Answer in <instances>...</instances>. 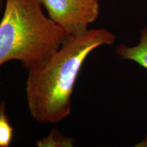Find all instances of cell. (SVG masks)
Returning <instances> with one entry per match:
<instances>
[{
	"instance_id": "obj_3",
	"label": "cell",
	"mask_w": 147,
	"mask_h": 147,
	"mask_svg": "<svg viewBox=\"0 0 147 147\" xmlns=\"http://www.w3.org/2000/svg\"><path fill=\"white\" fill-rule=\"evenodd\" d=\"M51 18L69 36H81L97 19L100 5L95 0H40Z\"/></svg>"
},
{
	"instance_id": "obj_4",
	"label": "cell",
	"mask_w": 147,
	"mask_h": 147,
	"mask_svg": "<svg viewBox=\"0 0 147 147\" xmlns=\"http://www.w3.org/2000/svg\"><path fill=\"white\" fill-rule=\"evenodd\" d=\"M116 53L123 59L132 61L147 69V27L140 30L138 45L129 47L121 44L116 48Z\"/></svg>"
},
{
	"instance_id": "obj_9",
	"label": "cell",
	"mask_w": 147,
	"mask_h": 147,
	"mask_svg": "<svg viewBox=\"0 0 147 147\" xmlns=\"http://www.w3.org/2000/svg\"><path fill=\"white\" fill-rule=\"evenodd\" d=\"M95 1H98V2H99V1H100V0H95Z\"/></svg>"
},
{
	"instance_id": "obj_6",
	"label": "cell",
	"mask_w": 147,
	"mask_h": 147,
	"mask_svg": "<svg viewBox=\"0 0 147 147\" xmlns=\"http://www.w3.org/2000/svg\"><path fill=\"white\" fill-rule=\"evenodd\" d=\"M14 129L6 115L5 102L0 104V147H8L13 138Z\"/></svg>"
},
{
	"instance_id": "obj_7",
	"label": "cell",
	"mask_w": 147,
	"mask_h": 147,
	"mask_svg": "<svg viewBox=\"0 0 147 147\" xmlns=\"http://www.w3.org/2000/svg\"><path fill=\"white\" fill-rule=\"evenodd\" d=\"M136 147H147V135L144 137V138L142 141L138 143L136 145H135Z\"/></svg>"
},
{
	"instance_id": "obj_2",
	"label": "cell",
	"mask_w": 147,
	"mask_h": 147,
	"mask_svg": "<svg viewBox=\"0 0 147 147\" xmlns=\"http://www.w3.org/2000/svg\"><path fill=\"white\" fill-rule=\"evenodd\" d=\"M40 0H5L0 21V67L18 61L27 71L43 63L69 36L44 14Z\"/></svg>"
},
{
	"instance_id": "obj_5",
	"label": "cell",
	"mask_w": 147,
	"mask_h": 147,
	"mask_svg": "<svg viewBox=\"0 0 147 147\" xmlns=\"http://www.w3.org/2000/svg\"><path fill=\"white\" fill-rule=\"evenodd\" d=\"M74 140L65 136L57 130L52 129L49 135L36 142L38 147H72Z\"/></svg>"
},
{
	"instance_id": "obj_8",
	"label": "cell",
	"mask_w": 147,
	"mask_h": 147,
	"mask_svg": "<svg viewBox=\"0 0 147 147\" xmlns=\"http://www.w3.org/2000/svg\"><path fill=\"white\" fill-rule=\"evenodd\" d=\"M5 0H0V12L3 10V7H4Z\"/></svg>"
},
{
	"instance_id": "obj_1",
	"label": "cell",
	"mask_w": 147,
	"mask_h": 147,
	"mask_svg": "<svg viewBox=\"0 0 147 147\" xmlns=\"http://www.w3.org/2000/svg\"><path fill=\"white\" fill-rule=\"evenodd\" d=\"M116 36L104 28L69 36L43 63L28 71L25 94L28 108L40 123H58L70 115L71 95L86 59L93 50L115 43Z\"/></svg>"
}]
</instances>
